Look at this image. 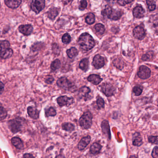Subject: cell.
<instances>
[{
  "instance_id": "6da1fadb",
  "label": "cell",
  "mask_w": 158,
  "mask_h": 158,
  "mask_svg": "<svg viewBox=\"0 0 158 158\" xmlns=\"http://www.w3.org/2000/svg\"><path fill=\"white\" fill-rule=\"evenodd\" d=\"M78 43L83 51H88L94 47L95 42L94 38L88 33H83L79 38Z\"/></svg>"
},
{
  "instance_id": "44dd1931",
  "label": "cell",
  "mask_w": 158,
  "mask_h": 158,
  "mask_svg": "<svg viewBox=\"0 0 158 158\" xmlns=\"http://www.w3.org/2000/svg\"><path fill=\"white\" fill-rule=\"evenodd\" d=\"M122 15V13L121 11L112 9V11L109 18L114 21H117V20H119Z\"/></svg>"
},
{
  "instance_id": "4316f807",
  "label": "cell",
  "mask_w": 158,
  "mask_h": 158,
  "mask_svg": "<svg viewBox=\"0 0 158 158\" xmlns=\"http://www.w3.org/2000/svg\"><path fill=\"white\" fill-rule=\"evenodd\" d=\"M45 115L46 117H54L57 115V111L54 108L50 107L45 110Z\"/></svg>"
},
{
  "instance_id": "f35d334b",
  "label": "cell",
  "mask_w": 158,
  "mask_h": 158,
  "mask_svg": "<svg viewBox=\"0 0 158 158\" xmlns=\"http://www.w3.org/2000/svg\"><path fill=\"white\" fill-rule=\"evenodd\" d=\"M7 113L6 110L3 106L0 105V119H3L7 116Z\"/></svg>"
},
{
  "instance_id": "3957f363",
  "label": "cell",
  "mask_w": 158,
  "mask_h": 158,
  "mask_svg": "<svg viewBox=\"0 0 158 158\" xmlns=\"http://www.w3.org/2000/svg\"><path fill=\"white\" fill-rule=\"evenodd\" d=\"M58 87L71 92L76 91L77 87L73 82L64 77L60 78L57 82Z\"/></svg>"
},
{
  "instance_id": "484cf974",
  "label": "cell",
  "mask_w": 158,
  "mask_h": 158,
  "mask_svg": "<svg viewBox=\"0 0 158 158\" xmlns=\"http://www.w3.org/2000/svg\"><path fill=\"white\" fill-rule=\"evenodd\" d=\"M59 12L57 8H51L48 12V16L51 20H54L55 18L57 16Z\"/></svg>"
},
{
  "instance_id": "f907efd6",
  "label": "cell",
  "mask_w": 158,
  "mask_h": 158,
  "mask_svg": "<svg viewBox=\"0 0 158 158\" xmlns=\"http://www.w3.org/2000/svg\"><path fill=\"white\" fill-rule=\"evenodd\" d=\"M55 158H65L62 155H59L58 156H57Z\"/></svg>"
},
{
  "instance_id": "816d5d0a",
  "label": "cell",
  "mask_w": 158,
  "mask_h": 158,
  "mask_svg": "<svg viewBox=\"0 0 158 158\" xmlns=\"http://www.w3.org/2000/svg\"><path fill=\"white\" fill-rule=\"evenodd\" d=\"M130 158H137V157H136V156H134V155H132V156H131V157H130Z\"/></svg>"
},
{
  "instance_id": "681fc988",
  "label": "cell",
  "mask_w": 158,
  "mask_h": 158,
  "mask_svg": "<svg viewBox=\"0 0 158 158\" xmlns=\"http://www.w3.org/2000/svg\"><path fill=\"white\" fill-rule=\"evenodd\" d=\"M106 1L110 3L113 4L118 1V0H106Z\"/></svg>"
},
{
  "instance_id": "8d00e7d4",
  "label": "cell",
  "mask_w": 158,
  "mask_h": 158,
  "mask_svg": "<svg viewBox=\"0 0 158 158\" xmlns=\"http://www.w3.org/2000/svg\"><path fill=\"white\" fill-rule=\"evenodd\" d=\"M148 8L150 11H154L156 8V5L154 0H147L146 1Z\"/></svg>"
},
{
  "instance_id": "7a4b0ae2",
  "label": "cell",
  "mask_w": 158,
  "mask_h": 158,
  "mask_svg": "<svg viewBox=\"0 0 158 158\" xmlns=\"http://www.w3.org/2000/svg\"><path fill=\"white\" fill-rule=\"evenodd\" d=\"M8 41H0V59H7L12 55L13 51Z\"/></svg>"
},
{
  "instance_id": "74e56055",
  "label": "cell",
  "mask_w": 158,
  "mask_h": 158,
  "mask_svg": "<svg viewBox=\"0 0 158 158\" xmlns=\"http://www.w3.org/2000/svg\"><path fill=\"white\" fill-rule=\"evenodd\" d=\"M62 39L63 43L65 44H68L70 42L71 38L70 35L68 33H66L63 35Z\"/></svg>"
},
{
  "instance_id": "e0dca14e",
  "label": "cell",
  "mask_w": 158,
  "mask_h": 158,
  "mask_svg": "<svg viewBox=\"0 0 158 158\" xmlns=\"http://www.w3.org/2000/svg\"><path fill=\"white\" fill-rule=\"evenodd\" d=\"M88 81L92 83L95 85L99 84V83L103 81V79L99 75L95 74H92L89 75L88 78Z\"/></svg>"
},
{
  "instance_id": "7bdbcfd3",
  "label": "cell",
  "mask_w": 158,
  "mask_h": 158,
  "mask_svg": "<svg viewBox=\"0 0 158 158\" xmlns=\"http://www.w3.org/2000/svg\"><path fill=\"white\" fill-rule=\"evenodd\" d=\"M134 0H118V3L121 6H125V5L130 3L132 2Z\"/></svg>"
},
{
  "instance_id": "30bf717a",
  "label": "cell",
  "mask_w": 158,
  "mask_h": 158,
  "mask_svg": "<svg viewBox=\"0 0 158 158\" xmlns=\"http://www.w3.org/2000/svg\"><path fill=\"white\" fill-rule=\"evenodd\" d=\"M92 64L96 69H100L105 66V59L100 55H96L93 58Z\"/></svg>"
},
{
  "instance_id": "ffe728a7",
  "label": "cell",
  "mask_w": 158,
  "mask_h": 158,
  "mask_svg": "<svg viewBox=\"0 0 158 158\" xmlns=\"http://www.w3.org/2000/svg\"><path fill=\"white\" fill-rule=\"evenodd\" d=\"M21 3V0H5V4L10 8H16L19 7Z\"/></svg>"
},
{
  "instance_id": "8992f818",
  "label": "cell",
  "mask_w": 158,
  "mask_h": 158,
  "mask_svg": "<svg viewBox=\"0 0 158 158\" xmlns=\"http://www.w3.org/2000/svg\"><path fill=\"white\" fill-rule=\"evenodd\" d=\"M45 0H31V8L36 14L40 13L45 7Z\"/></svg>"
},
{
  "instance_id": "d6a6232c",
  "label": "cell",
  "mask_w": 158,
  "mask_h": 158,
  "mask_svg": "<svg viewBox=\"0 0 158 158\" xmlns=\"http://www.w3.org/2000/svg\"><path fill=\"white\" fill-rule=\"evenodd\" d=\"M96 104H97V107L99 110L105 107V101L103 98L100 96H97Z\"/></svg>"
},
{
  "instance_id": "7c38bea8",
  "label": "cell",
  "mask_w": 158,
  "mask_h": 158,
  "mask_svg": "<svg viewBox=\"0 0 158 158\" xmlns=\"http://www.w3.org/2000/svg\"><path fill=\"white\" fill-rule=\"evenodd\" d=\"M8 126L13 133H17L21 130V124L18 120H12L8 122Z\"/></svg>"
},
{
  "instance_id": "60d3db41",
  "label": "cell",
  "mask_w": 158,
  "mask_h": 158,
  "mask_svg": "<svg viewBox=\"0 0 158 158\" xmlns=\"http://www.w3.org/2000/svg\"><path fill=\"white\" fill-rule=\"evenodd\" d=\"M87 5H88V3H87V1L86 0H81L80 1V5L79 7V8L81 10H83L86 8H87Z\"/></svg>"
},
{
  "instance_id": "f546056e",
  "label": "cell",
  "mask_w": 158,
  "mask_h": 158,
  "mask_svg": "<svg viewBox=\"0 0 158 158\" xmlns=\"http://www.w3.org/2000/svg\"><path fill=\"white\" fill-rule=\"evenodd\" d=\"M61 67V62L59 59H55L51 64V68L52 71H55Z\"/></svg>"
},
{
  "instance_id": "9a60e30c",
  "label": "cell",
  "mask_w": 158,
  "mask_h": 158,
  "mask_svg": "<svg viewBox=\"0 0 158 158\" xmlns=\"http://www.w3.org/2000/svg\"><path fill=\"white\" fill-rule=\"evenodd\" d=\"M132 142L134 146L139 147L143 143L142 137L139 132H135L133 135Z\"/></svg>"
},
{
  "instance_id": "e575fe53",
  "label": "cell",
  "mask_w": 158,
  "mask_h": 158,
  "mask_svg": "<svg viewBox=\"0 0 158 158\" xmlns=\"http://www.w3.org/2000/svg\"><path fill=\"white\" fill-rule=\"evenodd\" d=\"M85 22L88 25H92L95 22V15L92 13H89L85 18Z\"/></svg>"
},
{
  "instance_id": "f6af8a7d",
  "label": "cell",
  "mask_w": 158,
  "mask_h": 158,
  "mask_svg": "<svg viewBox=\"0 0 158 158\" xmlns=\"http://www.w3.org/2000/svg\"><path fill=\"white\" fill-rule=\"evenodd\" d=\"M57 49H59L58 45L56 44H53V45H52V51H53V52H54V54H59L60 51L57 50Z\"/></svg>"
},
{
  "instance_id": "d590c367",
  "label": "cell",
  "mask_w": 158,
  "mask_h": 158,
  "mask_svg": "<svg viewBox=\"0 0 158 158\" xmlns=\"http://www.w3.org/2000/svg\"><path fill=\"white\" fill-rule=\"evenodd\" d=\"M142 88L140 85H135L133 88V92L136 96H140L142 92Z\"/></svg>"
},
{
  "instance_id": "4dcf8cb0",
  "label": "cell",
  "mask_w": 158,
  "mask_h": 158,
  "mask_svg": "<svg viewBox=\"0 0 158 158\" xmlns=\"http://www.w3.org/2000/svg\"><path fill=\"white\" fill-rule=\"evenodd\" d=\"M112 8L109 5H106L105 8L102 11V14L104 16V17H107L109 18L110 14H111Z\"/></svg>"
},
{
  "instance_id": "ba28073f",
  "label": "cell",
  "mask_w": 158,
  "mask_h": 158,
  "mask_svg": "<svg viewBox=\"0 0 158 158\" xmlns=\"http://www.w3.org/2000/svg\"><path fill=\"white\" fill-rule=\"evenodd\" d=\"M151 70L149 68L145 65L140 66L137 72L139 77L142 80H146L149 78L151 76Z\"/></svg>"
},
{
  "instance_id": "5bb4252c",
  "label": "cell",
  "mask_w": 158,
  "mask_h": 158,
  "mask_svg": "<svg viewBox=\"0 0 158 158\" xmlns=\"http://www.w3.org/2000/svg\"><path fill=\"white\" fill-rule=\"evenodd\" d=\"M18 30L21 34L26 36H28L31 34L33 31V27L30 25H21L18 27Z\"/></svg>"
},
{
  "instance_id": "7402d4cb",
  "label": "cell",
  "mask_w": 158,
  "mask_h": 158,
  "mask_svg": "<svg viewBox=\"0 0 158 158\" xmlns=\"http://www.w3.org/2000/svg\"><path fill=\"white\" fill-rule=\"evenodd\" d=\"M11 142L13 145L14 146L17 148L18 149H21L24 147L23 142L20 138L17 137H14L12 139Z\"/></svg>"
},
{
  "instance_id": "83f0119b",
  "label": "cell",
  "mask_w": 158,
  "mask_h": 158,
  "mask_svg": "<svg viewBox=\"0 0 158 158\" xmlns=\"http://www.w3.org/2000/svg\"><path fill=\"white\" fill-rule=\"evenodd\" d=\"M62 128L64 131L71 132L75 130V126L69 122H65L62 124Z\"/></svg>"
},
{
  "instance_id": "d6986e66",
  "label": "cell",
  "mask_w": 158,
  "mask_h": 158,
  "mask_svg": "<svg viewBox=\"0 0 158 158\" xmlns=\"http://www.w3.org/2000/svg\"><path fill=\"white\" fill-rule=\"evenodd\" d=\"M145 11L141 6H137L133 9V14L134 17L137 18H141L144 15Z\"/></svg>"
},
{
  "instance_id": "ee69618b",
  "label": "cell",
  "mask_w": 158,
  "mask_h": 158,
  "mask_svg": "<svg viewBox=\"0 0 158 158\" xmlns=\"http://www.w3.org/2000/svg\"><path fill=\"white\" fill-rule=\"evenodd\" d=\"M152 156L154 158H158V147L154 148L152 153Z\"/></svg>"
},
{
  "instance_id": "ac0fdd59",
  "label": "cell",
  "mask_w": 158,
  "mask_h": 158,
  "mask_svg": "<svg viewBox=\"0 0 158 158\" xmlns=\"http://www.w3.org/2000/svg\"><path fill=\"white\" fill-rule=\"evenodd\" d=\"M28 114L30 117L34 119H37L39 118V111L32 106H29L27 108Z\"/></svg>"
},
{
  "instance_id": "c3c4849f",
  "label": "cell",
  "mask_w": 158,
  "mask_h": 158,
  "mask_svg": "<svg viewBox=\"0 0 158 158\" xmlns=\"http://www.w3.org/2000/svg\"><path fill=\"white\" fill-rule=\"evenodd\" d=\"M23 158H35L32 155L29 154H25L23 156Z\"/></svg>"
},
{
  "instance_id": "1f68e13d",
  "label": "cell",
  "mask_w": 158,
  "mask_h": 158,
  "mask_svg": "<svg viewBox=\"0 0 158 158\" xmlns=\"http://www.w3.org/2000/svg\"><path fill=\"white\" fill-rule=\"evenodd\" d=\"M94 28L99 34H103L105 31V27L103 24H101V23H98L95 25Z\"/></svg>"
},
{
  "instance_id": "d4e9b609",
  "label": "cell",
  "mask_w": 158,
  "mask_h": 158,
  "mask_svg": "<svg viewBox=\"0 0 158 158\" xmlns=\"http://www.w3.org/2000/svg\"><path fill=\"white\" fill-rule=\"evenodd\" d=\"M66 53L68 57L72 59L78 55V51L75 47H71L67 50Z\"/></svg>"
},
{
  "instance_id": "52a82bcc",
  "label": "cell",
  "mask_w": 158,
  "mask_h": 158,
  "mask_svg": "<svg viewBox=\"0 0 158 158\" xmlns=\"http://www.w3.org/2000/svg\"><path fill=\"white\" fill-rule=\"evenodd\" d=\"M91 90L88 87L83 86L80 88L79 90V97L81 99H83L84 101H88L92 98V95H91Z\"/></svg>"
},
{
  "instance_id": "bcb514c9",
  "label": "cell",
  "mask_w": 158,
  "mask_h": 158,
  "mask_svg": "<svg viewBox=\"0 0 158 158\" xmlns=\"http://www.w3.org/2000/svg\"><path fill=\"white\" fill-rule=\"evenodd\" d=\"M4 88V85L0 81V95L2 94V92H3Z\"/></svg>"
},
{
  "instance_id": "836d02e7",
  "label": "cell",
  "mask_w": 158,
  "mask_h": 158,
  "mask_svg": "<svg viewBox=\"0 0 158 158\" xmlns=\"http://www.w3.org/2000/svg\"><path fill=\"white\" fill-rule=\"evenodd\" d=\"M113 65L119 69H122L124 67V62L120 58H117L113 61Z\"/></svg>"
},
{
  "instance_id": "4fadbf2b",
  "label": "cell",
  "mask_w": 158,
  "mask_h": 158,
  "mask_svg": "<svg viewBox=\"0 0 158 158\" xmlns=\"http://www.w3.org/2000/svg\"><path fill=\"white\" fill-rule=\"evenodd\" d=\"M101 126L102 131H103V133L109 139H111V131H110V126L108 121L106 120L103 121V122H102Z\"/></svg>"
},
{
  "instance_id": "b9f144b4",
  "label": "cell",
  "mask_w": 158,
  "mask_h": 158,
  "mask_svg": "<svg viewBox=\"0 0 158 158\" xmlns=\"http://www.w3.org/2000/svg\"><path fill=\"white\" fill-rule=\"evenodd\" d=\"M45 82L48 84H51L54 81V78L53 76L51 75H48L46 76L45 79Z\"/></svg>"
},
{
  "instance_id": "f1b7e54d",
  "label": "cell",
  "mask_w": 158,
  "mask_h": 158,
  "mask_svg": "<svg viewBox=\"0 0 158 158\" xmlns=\"http://www.w3.org/2000/svg\"><path fill=\"white\" fill-rule=\"evenodd\" d=\"M154 53L152 51H150L147 52L145 54L143 55L142 57L144 61H150L152 60L153 58L154 57Z\"/></svg>"
},
{
  "instance_id": "603a6c76",
  "label": "cell",
  "mask_w": 158,
  "mask_h": 158,
  "mask_svg": "<svg viewBox=\"0 0 158 158\" xmlns=\"http://www.w3.org/2000/svg\"><path fill=\"white\" fill-rule=\"evenodd\" d=\"M79 68L84 72H86L89 68V60L88 58H84L79 63Z\"/></svg>"
},
{
  "instance_id": "ab89813d",
  "label": "cell",
  "mask_w": 158,
  "mask_h": 158,
  "mask_svg": "<svg viewBox=\"0 0 158 158\" xmlns=\"http://www.w3.org/2000/svg\"><path fill=\"white\" fill-rule=\"evenodd\" d=\"M148 139L150 143L158 144V136H150Z\"/></svg>"
},
{
  "instance_id": "f5cc1de1",
  "label": "cell",
  "mask_w": 158,
  "mask_h": 158,
  "mask_svg": "<svg viewBox=\"0 0 158 158\" xmlns=\"http://www.w3.org/2000/svg\"></svg>"
},
{
  "instance_id": "cb8c5ba5",
  "label": "cell",
  "mask_w": 158,
  "mask_h": 158,
  "mask_svg": "<svg viewBox=\"0 0 158 158\" xmlns=\"http://www.w3.org/2000/svg\"><path fill=\"white\" fill-rule=\"evenodd\" d=\"M101 146L98 143H93L90 148V152L93 155H97L99 153L100 150L101 149Z\"/></svg>"
},
{
  "instance_id": "9c48e42d",
  "label": "cell",
  "mask_w": 158,
  "mask_h": 158,
  "mask_svg": "<svg viewBox=\"0 0 158 158\" xmlns=\"http://www.w3.org/2000/svg\"><path fill=\"white\" fill-rule=\"evenodd\" d=\"M57 103L60 106H68L74 103V99L72 97L66 96H60L57 99Z\"/></svg>"
},
{
  "instance_id": "7dc6e473",
  "label": "cell",
  "mask_w": 158,
  "mask_h": 158,
  "mask_svg": "<svg viewBox=\"0 0 158 158\" xmlns=\"http://www.w3.org/2000/svg\"><path fill=\"white\" fill-rule=\"evenodd\" d=\"M62 2L64 5L68 4L69 3H70L73 0H61Z\"/></svg>"
},
{
  "instance_id": "8fae6325",
  "label": "cell",
  "mask_w": 158,
  "mask_h": 158,
  "mask_svg": "<svg viewBox=\"0 0 158 158\" xmlns=\"http://www.w3.org/2000/svg\"><path fill=\"white\" fill-rule=\"evenodd\" d=\"M133 33L134 37L139 40H142L146 36L145 31L141 26L135 27L133 30Z\"/></svg>"
},
{
  "instance_id": "5b68a950",
  "label": "cell",
  "mask_w": 158,
  "mask_h": 158,
  "mask_svg": "<svg viewBox=\"0 0 158 158\" xmlns=\"http://www.w3.org/2000/svg\"><path fill=\"white\" fill-rule=\"evenodd\" d=\"M116 88L109 83H104L101 86V91L106 97L113 96L116 93Z\"/></svg>"
},
{
  "instance_id": "2e32d148",
  "label": "cell",
  "mask_w": 158,
  "mask_h": 158,
  "mask_svg": "<svg viewBox=\"0 0 158 158\" xmlns=\"http://www.w3.org/2000/svg\"><path fill=\"white\" fill-rule=\"evenodd\" d=\"M90 141H91V137L89 135L83 137L78 145L79 150H82L84 149L85 147L89 144Z\"/></svg>"
},
{
  "instance_id": "277c9868",
  "label": "cell",
  "mask_w": 158,
  "mask_h": 158,
  "mask_svg": "<svg viewBox=\"0 0 158 158\" xmlns=\"http://www.w3.org/2000/svg\"><path fill=\"white\" fill-rule=\"evenodd\" d=\"M92 115L91 112H84L79 119V124L83 129H88L92 124Z\"/></svg>"
}]
</instances>
